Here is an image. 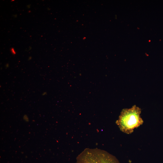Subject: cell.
<instances>
[{
	"mask_svg": "<svg viewBox=\"0 0 163 163\" xmlns=\"http://www.w3.org/2000/svg\"><path fill=\"white\" fill-rule=\"evenodd\" d=\"M32 57H31L30 56L28 58V60H30L31 59Z\"/></svg>",
	"mask_w": 163,
	"mask_h": 163,
	"instance_id": "7",
	"label": "cell"
},
{
	"mask_svg": "<svg viewBox=\"0 0 163 163\" xmlns=\"http://www.w3.org/2000/svg\"><path fill=\"white\" fill-rule=\"evenodd\" d=\"M47 94V93L46 92H43L42 94V95H43V96H44V95H46Z\"/></svg>",
	"mask_w": 163,
	"mask_h": 163,
	"instance_id": "5",
	"label": "cell"
},
{
	"mask_svg": "<svg viewBox=\"0 0 163 163\" xmlns=\"http://www.w3.org/2000/svg\"><path fill=\"white\" fill-rule=\"evenodd\" d=\"M9 64L8 63L7 64L5 65V67L6 68H7L9 67Z\"/></svg>",
	"mask_w": 163,
	"mask_h": 163,
	"instance_id": "6",
	"label": "cell"
},
{
	"mask_svg": "<svg viewBox=\"0 0 163 163\" xmlns=\"http://www.w3.org/2000/svg\"><path fill=\"white\" fill-rule=\"evenodd\" d=\"M11 53L14 55H15L16 53L15 51L14 48H11Z\"/></svg>",
	"mask_w": 163,
	"mask_h": 163,
	"instance_id": "4",
	"label": "cell"
},
{
	"mask_svg": "<svg viewBox=\"0 0 163 163\" xmlns=\"http://www.w3.org/2000/svg\"><path fill=\"white\" fill-rule=\"evenodd\" d=\"M23 119L25 121H28L29 120V119L27 117V116L26 115H25L23 117Z\"/></svg>",
	"mask_w": 163,
	"mask_h": 163,
	"instance_id": "3",
	"label": "cell"
},
{
	"mask_svg": "<svg viewBox=\"0 0 163 163\" xmlns=\"http://www.w3.org/2000/svg\"><path fill=\"white\" fill-rule=\"evenodd\" d=\"M141 109L136 105L122 111L116 123L122 132L131 133L133 129L142 125L143 121L140 116Z\"/></svg>",
	"mask_w": 163,
	"mask_h": 163,
	"instance_id": "1",
	"label": "cell"
},
{
	"mask_svg": "<svg viewBox=\"0 0 163 163\" xmlns=\"http://www.w3.org/2000/svg\"><path fill=\"white\" fill-rule=\"evenodd\" d=\"M76 163H119L113 156L98 149H86L77 157Z\"/></svg>",
	"mask_w": 163,
	"mask_h": 163,
	"instance_id": "2",
	"label": "cell"
}]
</instances>
